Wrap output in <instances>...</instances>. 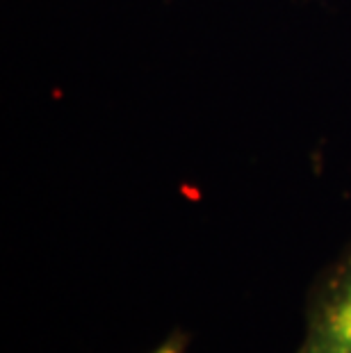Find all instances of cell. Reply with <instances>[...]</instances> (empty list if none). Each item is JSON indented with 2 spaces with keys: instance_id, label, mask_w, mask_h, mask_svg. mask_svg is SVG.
<instances>
[{
  "instance_id": "2",
  "label": "cell",
  "mask_w": 351,
  "mask_h": 353,
  "mask_svg": "<svg viewBox=\"0 0 351 353\" xmlns=\"http://www.w3.org/2000/svg\"><path fill=\"white\" fill-rule=\"evenodd\" d=\"M190 344V335L183 333V330H174L164 337V342H160L151 353H185Z\"/></svg>"
},
{
  "instance_id": "1",
  "label": "cell",
  "mask_w": 351,
  "mask_h": 353,
  "mask_svg": "<svg viewBox=\"0 0 351 353\" xmlns=\"http://www.w3.org/2000/svg\"><path fill=\"white\" fill-rule=\"evenodd\" d=\"M297 353H351V239L308 288Z\"/></svg>"
}]
</instances>
